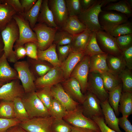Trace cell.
<instances>
[{
    "mask_svg": "<svg viewBox=\"0 0 132 132\" xmlns=\"http://www.w3.org/2000/svg\"><path fill=\"white\" fill-rule=\"evenodd\" d=\"M118 0H96L89 8L77 16L79 20L91 32L103 30L99 23V16L102 11V8L110 3Z\"/></svg>",
    "mask_w": 132,
    "mask_h": 132,
    "instance_id": "1",
    "label": "cell"
},
{
    "mask_svg": "<svg viewBox=\"0 0 132 132\" xmlns=\"http://www.w3.org/2000/svg\"><path fill=\"white\" fill-rule=\"evenodd\" d=\"M0 34L4 44V53L8 60L14 63L18 61L13 48L15 43L19 38V33L18 25L13 18Z\"/></svg>",
    "mask_w": 132,
    "mask_h": 132,
    "instance_id": "2",
    "label": "cell"
},
{
    "mask_svg": "<svg viewBox=\"0 0 132 132\" xmlns=\"http://www.w3.org/2000/svg\"><path fill=\"white\" fill-rule=\"evenodd\" d=\"M22 100L29 119L50 116L48 110L38 98L35 91L25 93Z\"/></svg>",
    "mask_w": 132,
    "mask_h": 132,
    "instance_id": "3",
    "label": "cell"
},
{
    "mask_svg": "<svg viewBox=\"0 0 132 132\" xmlns=\"http://www.w3.org/2000/svg\"><path fill=\"white\" fill-rule=\"evenodd\" d=\"M63 119L73 126L88 129L96 132H101L98 126L95 121L84 115L80 105L75 110L68 111L67 114Z\"/></svg>",
    "mask_w": 132,
    "mask_h": 132,
    "instance_id": "4",
    "label": "cell"
},
{
    "mask_svg": "<svg viewBox=\"0 0 132 132\" xmlns=\"http://www.w3.org/2000/svg\"><path fill=\"white\" fill-rule=\"evenodd\" d=\"M14 68L17 72L25 93L36 90L34 81L36 78L30 69L26 61H17L14 63Z\"/></svg>",
    "mask_w": 132,
    "mask_h": 132,
    "instance_id": "5",
    "label": "cell"
},
{
    "mask_svg": "<svg viewBox=\"0 0 132 132\" xmlns=\"http://www.w3.org/2000/svg\"><path fill=\"white\" fill-rule=\"evenodd\" d=\"M58 29L44 24L36 23L32 30L37 37L38 49L44 50L52 44L55 34Z\"/></svg>",
    "mask_w": 132,
    "mask_h": 132,
    "instance_id": "6",
    "label": "cell"
},
{
    "mask_svg": "<svg viewBox=\"0 0 132 132\" xmlns=\"http://www.w3.org/2000/svg\"><path fill=\"white\" fill-rule=\"evenodd\" d=\"M19 29V37L15 42V45H24L29 42H32L37 44L36 36L31 28L29 22L22 15L16 13L13 16Z\"/></svg>",
    "mask_w": 132,
    "mask_h": 132,
    "instance_id": "7",
    "label": "cell"
},
{
    "mask_svg": "<svg viewBox=\"0 0 132 132\" xmlns=\"http://www.w3.org/2000/svg\"><path fill=\"white\" fill-rule=\"evenodd\" d=\"M54 119L51 116L35 118L21 122L19 125L27 132H52Z\"/></svg>",
    "mask_w": 132,
    "mask_h": 132,
    "instance_id": "8",
    "label": "cell"
},
{
    "mask_svg": "<svg viewBox=\"0 0 132 132\" xmlns=\"http://www.w3.org/2000/svg\"><path fill=\"white\" fill-rule=\"evenodd\" d=\"M98 43L102 50L108 54L118 56L122 52L118 47L115 37L103 30L96 32Z\"/></svg>",
    "mask_w": 132,
    "mask_h": 132,
    "instance_id": "9",
    "label": "cell"
},
{
    "mask_svg": "<svg viewBox=\"0 0 132 132\" xmlns=\"http://www.w3.org/2000/svg\"><path fill=\"white\" fill-rule=\"evenodd\" d=\"M60 67H53L44 75L36 78L34 83L36 90L53 86L65 81Z\"/></svg>",
    "mask_w": 132,
    "mask_h": 132,
    "instance_id": "10",
    "label": "cell"
},
{
    "mask_svg": "<svg viewBox=\"0 0 132 132\" xmlns=\"http://www.w3.org/2000/svg\"><path fill=\"white\" fill-rule=\"evenodd\" d=\"M87 91L92 93L100 102L108 100V93L104 88L102 79L99 73H89Z\"/></svg>",
    "mask_w": 132,
    "mask_h": 132,
    "instance_id": "11",
    "label": "cell"
},
{
    "mask_svg": "<svg viewBox=\"0 0 132 132\" xmlns=\"http://www.w3.org/2000/svg\"><path fill=\"white\" fill-rule=\"evenodd\" d=\"M25 93L20 80L14 79L0 87V100L13 101L16 98H22Z\"/></svg>",
    "mask_w": 132,
    "mask_h": 132,
    "instance_id": "12",
    "label": "cell"
},
{
    "mask_svg": "<svg viewBox=\"0 0 132 132\" xmlns=\"http://www.w3.org/2000/svg\"><path fill=\"white\" fill-rule=\"evenodd\" d=\"M85 94V100L81 106L83 113L86 117L92 119L95 117H103L100 101L88 91Z\"/></svg>",
    "mask_w": 132,
    "mask_h": 132,
    "instance_id": "13",
    "label": "cell"
},
{
    "mask_svg": "<svg viewBox=\"0 0 132 132\" xmlns=\"http://www.w3.org/2000/svg\"><path fill=\"white\" fill-rule=\"evenodd\" d=\"M90 59V57L85 55L75 68L70 76L74 78L78 81L82 92L84 94L87 91Z\"/></svg>",
    "mask_w": 132,
    "mask_h": 132,
    "instance_id": "14",
    "label": "cell"
},
{
    "mask_svg": "<svg viewBox=\"0 0 132 132\" xmlns=\"http://www.w3.org/2000/svg\"><path fill=\"white\" fill-rule=\"evenodd\" d=\"M48 5L55 24L62 29L69 17L65 0H48Z\"/></svg>",
    "mask_w": 132,
    "mask_h": 132,
    "instance_id": "15",
    "label": "cell"
},
{
    "mask_svg": "<svg viewBox=\"0 0 132 132\" xmlns=\"http://www.w3.org/2000/svg\"><path fill=\"white\" fill-rule=\"evenodd\" d=\"M128 18L121 13L102 11L99 14V20L102 30L125 22Z\"/></svg>",
    "mask_w": 132,
    "mask_h": 132,
    "instance_id": "16",
    "label": "cell"
},
{
    "mask_svg": "<svg viewBox=\"0 0 132 132\" xmlns=\"http://www.w3.org/2000/svg\"><path fill=\"white\" fill-rule=\"evenodd\" d=\"M51 90L53 97L61 104L68 111L75 110L80 105L70 97L64 90L60 83L52 86Z\"/></svg>",
    "mask_w": 132,
    "mask_h": 132,
    "instance_id": "17",
    "label": "cell"
},
{
    "mask_svg": "<svg viewBox=\"0 0 132 132\" xmlns=\"http://www.w3.org/2000/svg\"><path fill=\"white\" fill-rule=\"evenodd\" d=\"M62 83V86L67 94L74 101L82 104L85 100V95L82 92L78 81L74 78L70 77Z\"/></svg>",
    "mask_w": 132,
    "mask_h": 132,
    "instance_id": "18",
    "label": "cell"
},
{
    "mask_svg": "<svg viewBox=\"0 0 132 132\" xmlns=\"http://www.w3.org/2000/svg\"><path fill=\"white\" fill-rule=\"evenodd\" d=\"M85 55L84 52L71 51L66 59L61 63V67L65 80L70 77L75 68Z\"/></svg>",
    "mask_w": 132,
    "mask_h": 132,
    "instance_id": "19",
    "label": "cell"
},
{
    "mask_svg": "<svg viewBox=\"0 0 132 132\" xmlns=\"http://www.w3.org/2000/svg\"><path fill=\"white\" fill-rule=\"evenodd\" d=\"M105 122L110 128L116 132H122L120 130L118 124L119 119L113 110L110 106L108 100L100 103Z\"/></svg>",
    "mask_w": 132,
    "mask_h": 132,
    "instance_id": "20",
    "label": "cell"
},
{
    "mask_svg": "<svg viewBox=\"0 0 132 132\" xmlns=\"http://www.w3.org/2000/svg\"><path fill=\"white\" fill-rule=\"evenodd\" d=\"M8 61L4 53L0 58V82L5 83L19 79L17 72Z\"/></svg>",
    "mask_w": 132,
    "mask_h": 132,
    "instance_id": "21",
    "label": "cell"
},
{
    "mask_svg": "<svg viewBox=\"0 0 132 132\" xmlns=\"http://www.w3.org/2000/svg\"><path fill=\"white\" fill-rule=\"evenodd\" d=\"M108 55V54L105 53L90 57L89 73L101 74L107 72H111L107 63Z\"/></svg>",
    "mask_w": 132,
    "mask_h": 132,
    "instance_id": "22",
    "label": "cell"
},
{
    "mask_svg": "<svg viewBox=\"0 0 132 132\" xmlns=\"http://www.w3.org/2000/svg\"><path fill=\"white\" fill-rule=\"evenodd\" d=\"M56 45L52 44L48 48L44 50H37L38 60L47 62L53 67H60L61 63L59 59L56 52Z\"/></svg>",
    "mask_w": 132,
    "mask_h": 132,
    "instance_id": "23",
    "label": "cell"
},
{
    "mask_svg": "<svg viewBox=\"0 0 132 132\" xmlns=\"http://www.w3.org/2000/svg\"><path fill=\"white\" fill-rule=\"evenodd\" d=\"M92 33L87 29L81 33L73 35L70 44L72 51L84 52Z\"/></svg>",
    "mask_w": 132,
    "mask_h": 132,
    "instance_id": "24",
    "label": "cell"
},
{
    "mask_svg": "<svg viewBox=\"0 0 132 132\" xmlns=\"http://www.w3.org/2000/svg\"><path fill=\"white\" fill-rule=\"evenodd\" d=\"M48 0H43L37 22L59 29L55 23L52 13L48 6Z\"/></svg>",
    "mask_w": 132,
    "mask_h": 132,
    "instance_id": "25",
    "label": "cell"
},
{
    "mask_svg": "<svg viewBox=\"0 0 132 132\" xmlns=\"http://www.w3.org/2000/svg\"><path fill=\"white\" fill-rule=\"evenodd\" d=\"M87 29L86 26L78 19L77 16H69L62 29L73 35Z\"/></svg>",
    "mask_w": 132,
    "mask_h": 132,
    "instance_id": "26",
    "label": "cell"
},
{
    "mask_svg": "<svg viewBox=\"0 0 132 132\" xmlns=\"http://www.w3.org/2000/svg\"><path fill=\"white\" fill-rule=\"evenodd\" d=\"M26 61L36 78L43 76L52 68L45 61L33 59L28 57Z\"/></svg>",
    "mask_w": 132,
    "mask_h": 132,
    "instance_id": "27",
    "label": "cell"
},
{
    "mask_svg": "<svg viewBox=\"0 0 132 132\" xmlns=\"http://www.w3.org/2000/svg\"><path fill=\"white\" fill-rule=\"evenodd\" d=\"M132 7L128 0H122L110 3L102 7V9L103 11H116L129 18L132 15Z\"/></svg>",
    "mask_w": 132,
    "mask_h": 132,
    "instance_id": "28",
    "label": "cell"
},
{
    "mask_svg": "<svg viewBox=\"0 0 132 132\" xmlns=\"http://www.w3.org/2000/svg\"><path fill=\"white\" fill-rule=\"evenodd\" d=\"M17 13L9 4L4 2L0 4V32L5 28Z\"/></svg>",
    "mask_w": 132,
    "mask_h": 132,
    "instance_id": "29",
    "label": "cell"
},
{
    "mask_svg": "<svg viewBox=\"0 0 132 132\" xmlns=\"http://www.w3.org/2000/svg\"><path fill=\"white\" fill-rule=\"evenodd\" d=\"M107 61L110 71L115 75L118 76L125 68V62L122 55L116 56L108 54Z\"/></svg>",
    "mask_w": 132,
    "mask_h": 132,
    "instance_id": "30",
    "label": "cell"
},
{
    "mask_svg": "<svg viewBox=\"0 0 132 132\" xmlns=\"http://www.w3.org/2000/svg\"><path fill=\"white\" fill-rule=\"evenodd\" d=\"M122 92V83L113 89L108 92V101L114 110L116 116L119 115V104Z\"/></svg>",
    "mask_w": 132,
    "mask_h": 132,
    "instance_id": "31",
    "label": "cell"
},
{
    "mask_svg": "<svg viewBox=\"0 0 132 132\" xmlns=\"http://www.w3.org/2000/svg\"><path fill=\"white\" fill-rule=\"evenodd\" d=\"M119 107V112L122 116L127 117L132 114V92H122Z\"/></svg>",
    "mask_w": 132,
    "mask_h": 132,
    "instance_id": "32",
    "label": "cell"
},
{
    "mask_svg": "<svg viewBox=\"0 0 132 132\" xmlns=\"http://www.w3.org/2000/svg\"><path fill=\"white\" fill-rule=\"evenodd\" d=\"M103 30L114 37L132 34V24L129 21Z\"/></svg>",
    "mask_w": 132,
    "mask_h": 132,
    "instance_id": "33",
    "label": "cell"
},
{
    "mask_svg": "<svg viewBox=\"0 0 132 132\" xmlns=\"http://www.w3.org/2000/svg\"><path fill=\"white\" fill-rule=\"evenodd\" d=\"M100 74L102 79L104 88L108 92L122 83L118 76L111 72H107Z\"/></svg>",
    "mask_w": 132,
    "mask_h": 132,
    "instance_id": "34",
    "label": "cell"
},
{
    "mask_svg": "<svg viewBox=\"0 0 132 132\" xmlns=\"http://www.w3.org/2000/svg\"><path fill=\"white\" fill-rule=\"evenodd\" d=\"M42 1V0H37L30 10L24 13L22 15L24 18L29 22L32 29L37 22Z\"/></svg>",
    "mask_w": 132,
    "mask_h": 132,
    "instance_id": "35",
    "label": "cell"
},
{
    "mask_svg": "<svg viewBox=\"0 0 132 132\" xmlns=\"http://www.w3.org/2000/svg\"><path fill=\"white\" fill-rule=\"evenodd\" d=\"M48 111L50 116L55 119H63L68 112L63 105L53 97Z\"/></svg>",
    "mask_w": 132,
    "mask_h": 132,
    "instance_id": "36",
    "label": "cell"
},
{
    "mask_svg": "<svg viewBox=\"0 0 132 132\" xmlns=\"http://www.w3.org/2000/svg\"><path fill=\"white\" fill-rule=\"evenodd\" d=\"M84 52L85 55L89 57L106 53L102 50L98 43L96 32H92Z\"/></svg>",
    "mask_w": 132,
    "mask_h": 132,
    "instance_id": "37",
    "label": "cell"
},
{
    "mask_svg": "<svg viewBox=\"0 0 132 132\" xmlns=\"http://www.w3.org/2000/svg\"><path fill=\"white\" fill-rule=\"evenodd\" d=\"M13 101L15 118L21 122L29 119L28 114L22 102V98H16Z\"/></svg>",
    "mask_w": 132,
    "mask_h": 132,
    "instance_id": "38",
    "label": "cell"
},
{
    "mask_svg": "<svg viewBox=\"0 0 132 132\" xmlns=\"http://www.w3.org/2000/svg\"><path fill=\"white\" fill-rule=\"evenodd\" d=\"M0 118L15 119L13 101L0 100Z\"/></svg>",
    "mask_w": 132,
    "mask_h": 132,
    "instance_id": "39",
    "label": "cell"
},
{
    "mask_svg": "<svg viewBox=\"0 0 132 132\" xmlns=\"http://www.w3.org/2000/svg\"><path fill=\"white\" fill-rule=\"evenodd\" d=\"M73 35L61 29H58L55 36L53 44L56 46H63L70 44Z\"/></svg>",
    "mask_w": 132,
    "mask_h": 132,
    "instance_id": "40",
    "label": "cell"
},
{
    "mask_svg": "<svg viewBox=\"0 0 132 132\" xmlns=\"http://www.w3.org/2000/svg\"><path fill=\"white\" fill-rule=\"evenodd\" d=\"M122 84V92H132V73L131 70L125 68L118 76Z\"/></svg>",
    "mask_w": 132,
    "mask_h": 132,
    "instance_id": "41",
    "label": "cell"
},
{
    "mask_svg": "<svg viewBox=\"0 0 132 132\" xmlns=\"http://www.w3.org/2000/svg\"><path fill=\"white\" fill-rule=\"evenodd\" d=\"M51 87H44L37 89L35 91L37 96L48 111L53 98L51 90Z\"/></svg>",
    "mask_w": 132,
    "mask_h": 132,
    "instance_id": "42",
    "label": "cell"
},
{
    "mask_svg": "<svg viewBox=\"0 0 132 132\" xmlns=\"http://www.w3.org/2000/svg\"><path fill=\"white\" fill-rule=\"evenodd\" d=\"M69 16H77L82 12L80 0H65Z\"/></svg>",
    "mask_w": 132,
    "mask_h": 132,
    "instance_id": "43",
    "label": "cell"
},
{
    "mask_svg": "<svg viewBox=\"0 0 132 132\" xmlns=\"http://www.w3.org/2000/svg\"><path fill=\"white\" fill-rule=\"evenodd\" d=\"M51 129L52 132H71V125L63 119H54Z\"/></svg>",
    "mask_w": 132,
    "mask_h": 132,
    "instance_id": "44",
    "label": "cell"
},
{
    "mask_svg": "<svg viewBox=\"0 0 132 132\" xmlns=\"http://www.w3.org/2000/svg\"><path fill=\"white\" fill-rule=\"evenodd\" d=\"M117 44L122 52L132 45V34L115 37Z\"/></svg>",
    "mask_w": 132,
    "mask_h": 132,
    "instance_id": "45",
    "label": "cell"
},
{
    "mask_svg": "<svg viewBox=\"0 0 132 132\" xmlns=\"http://www.w3.org/2000/svg\"><path fill=\"white\" fill-rule=\"evenodd\" d=\"M21 122L16 118L8 119L0 118V132H5L11 127L19 125Z\"/></svg>",
    "mask_w": 132,
    "mask_h": 132,
    "instance_id": "46",
    "label": "cell"
},
{
    "mask_svg": "<svg viewBox=\"0 0 132 132\" xmlns=\"http://www.w3.org/2000/svg\"><path fill=\"white\" fill-rule=\"evenodd\" d=\"M24 45L27 57L37 60L38 48L37 44L33 42H29L26 43Z\"/></svg>",
    "mask_w": 132,
    "mask_h": 132,
    "instance_id": "47",
    "label": "cell"
},
{
    "mask_svg": "<svg viewBox=\"0 0 132 132\" xmlns=\"http://www.w3.org/2000/svg\"><path fill=\"white\" fill-rule=\"evenodd\" d=\"M59 59L62 63L68 56L72 51L70 44L63 46H57Z\"/></svg>",
    "mask_w": 132,
    "mask_h": 132,
    "instance_id": "48",
    "label": "cell"
},
{
    "mask_svg": "<svg viewBox=\"0 0 132 132\" xmlns=\"http://www.w3.org/2000/svg\"><path fill=\"white\" fill-rule=\"evenodd\" d=\"M122 55L126 67L130 70L132 69V45L122 52Z\"/></svg>",
    "mask_w": 132,
    "mask_h": 132,
    "instance_id": "49",
    "label": "cell"
},
{
    "mask_svg": "<svg viewBox=\"0 0 132 132\" xmlns=\"http://www.w3.org/2000/svg\"><path fill=\"white\" fill-rule=\"evenodd\" d=\"M92 119L98 126L101 132H116L109 128L106 124L104 117H95Z\"/></svg>",
    "mask_w": 132,
    "mask_h": 132,
    "instance_id": "50",
    "label": "cell"
},
{
    "mask_svg": "<svg viewBox=\"0 0 132 132\" xmlns=\"http://www.w3.org/2000/svg\"><path fill=\"white\" fill-rule=\"evenodd\" d=\"M127 118L123 116L118 118L119 125L125 132H132V125Z\"/></svg>",
    "mask_w": 132,
    "mask_h": 132,
    "instance_id": "51",
    "label": "cell"
},
{
    "mask_svg": "<svg viewBox=\"0 0 132 132\" xmlns=\"http://www.w3.org/2000/svg\"><path fill=\"white\" fill-rule=\"evenodd\" d=\"M4 2L11 5L17 13L23 15L24 12L21 3L19 0H4Z\"/></svg>",
    "mask_w": 132,
    "mask_h": 132,
    "instance_id": "52",
    "label": "cell"
},
{
    "mask_svg": "<svg viewBox=\"0 0 132 132\" xmlns=\"http://www.w3.org/2000/svg\"><path fill=\"white\" fill-rule=\"evenodd\" d=\"M14 52L18 61L19 60L24 58L26 56V51L24 45H18L15 44L13 47Z\"/></svg>",
    "mask_w": 132,
    "mask_h": 132,
    "instance_id": "53",
    "label": "cell"
},
{
    "mask_svg": "<svg viewBox=\"0 0 132 132\" xmlns=\"http://www.w3.org/2000/svg\"><path fill=\"white\" fill-rule=\"evenodd\" d=\"M37 0H20L24 13L30 10L35 4Z\"/></svg>",
    "mask_w": 132,
    "mask_h": 132,
    "instance_id": "54",
    "label": "cell"
},
{
    "mask_svg": "<svg viewBox=\"0 0 132 132\" xmlns=\"http://www.w3.org/2000/svg\"><path fill=\"white\" fill-rule=\"evenodd\" d=\"M96 0H80V3L82 11L89 8Z\"/></svg>",
    "mask_w": 132,
    "mask_h": 132,
    "instance_id": "55",
    "label": "cell"
},
{
    "mask_svg": "<svg viewBox=\"0 0 132 132\" xmlns=\"http://www.w3.org/2000/svg\"><path fill=\"white\" fill-rule=\"evenodd\" d=\"M5 132H27L19 125L12 127Z\"/></svg>",
    "mask_w": 132,
    "mask_h": 132,
    "instance_id": "56",
    "label": "cell"
},
{
    "mask_svg": "<svg viewBox=\"0 0 132 132\" xmlns=\"http://www.w3.org/2000/svg\"><path fill=\"white\" fill-rule=\"evenodd\" d=\"M71 132H96L93 130L86 128H81L71 126Z\"/></svg>",
    "mask_w": 132,
    "mask_h": 132,
    "instance_id": "57",
    "label": "cell"
},
{
    "mask_svg": "<svg viewBox=\"0 0 132 132\" xmlns=\"http://www.w3.org/2000/svg\"><path fill=\"white\" fill-rule=\"evenodd\" d=\"M4 44L0 33V58L4 53Z\"/></svg>",
    "mask_w": 132,
    "mask_h": 132,
    "instance_id": "58",
    "label": "cell"
},
{
    "mask_svg": "<svg viewBox=\"0 0 132 132\" xmlns=\"http://www.w3.org/2000/svg\"><path fill=\"white\" fill-rule=\"evenodd\" d=\"M5 84L3 82H0V87L2 85Z\"/></svg>",
    "mask_w": 132,
    "mask_h": 132,
    "instance_id": "59",
    "label": "cell"
},
{
    "mask_svg": "<svg viewBox=\"0 0 132 132\" xmlns=\"http://www.w3.org/2000/svg\"><path fill=\"white\" fill-rule=\"evenodd\" d=\"M4 0H0V4L4 3Z\"/></svg>",
    "mask_w": 132,
    "mask_h": 132,
    "instance_id": "60",
    "label": "cell"
},
{
    "mask_svg": "<svg viewBox=\"0 0 132 132\" xmlns=\"http://www.w3.org/2000/svg\"></svg>",
    "mask_w": 132,
    "mask_h": 132,
    "instance_id": "61",
    "label": "cell"
}]
</instances>
